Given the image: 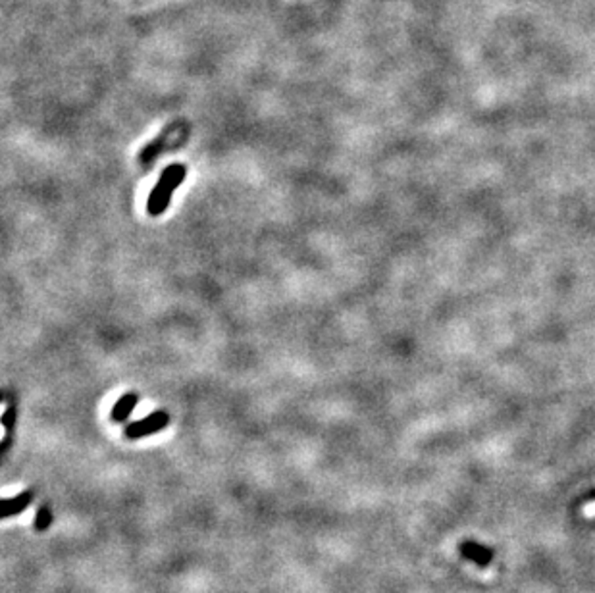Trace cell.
Here are the masks:
<instances>
[{
  "label": "cell",
  "mask_w": 595,
  "mask_h": 593,
  "mask_svg": "<svg viewBox=\"0 0 595 593\" xmlns=\"http://www.w3.org/2000/svg\"><path fill=\"white\" fill-rule=\"evenodd\" d=\"M185 177H187V166H183V164H170V166L162 170L160 179L152 187L149 201H147L149 216L158 218L164 214L168 206H170V202H172L175 189L183 184Z\"/></svg>",
  "instance_id": "1"
},
{
  "label": "cell",
  "mask_w": 595,
  "mask_h": 593,
  "mask_svg": "<svg viewBox=\"0 0 595 593\" xmlns=\"http://www.w3.org/2000/svg\"><path fill=\"white\" fill-rule=\"evenodd\" d=\"M168 424H170V414L164 412V410H154V412H150L145 418L137 420V422L127 424L124 430V435L127 439H143V437H149V435L162 432L164 428H168Z\"/></svg>",
  "instance_id": "2"
},
{
  "label": "cell",
  "mask_w": 595,
  "mask_h": 593,
  "mask_svg": "<svg viewBox=\"0 0 595 593\" xmlns=\"http://www.w3.org/2000/svg\"><path fill=\"white\" fill-rule=\"evenodd\" d=\"M35 501L33 489H25V492L17 493L14 497H6L2 501V518H12L22 514L31 503Z\"/></svg>",
  "instance_id": "3"
},
{
  "label": "cell",
  "mask_w": 595,
  "mask_h": 593,
  "mask_svg": "<svg viewBox=\"0 0 595 593\" xmlns=\"http://www.w3.org/2000/svg\"><path fill=\"white\" fill-rule=\"evenodd\" d=\"M137 403H139V395H137V393H124L116 401V405L112 407V410H110V420H112L114 424H124L125 420L132 416V412L135 410V407H137Z\"/></svg>",
  "instance_id": "4"
},
{
  "label": "cell",
  "mask_w": 595,
  "mask_h": 593,
  "mask_svg": "<svg viewBox=\"0 0 595 593\" xmlns=\"http://www.w3.org/2000/svg\"><path fill=\"white\" fill-rule=\"evenodd\" d=\"M33 524L37 532H47L49 530L50 524H52V509H50V505H42L41 509L37 510Z\"/></svg>",
  "instance_id": "5"
},
{
  "label": "cell",
  "mask_w": 595,
  "mask_h": 593,
  "mask_svg": "<svg viewBox=\"0 0 595 593\" xmlns=\"http://www.w3.org/2000/svg\"><path fill=\"white\" fill-rule=\"evenodd\" d=\"M14 420H16V409L14 407H10L4 414H2V426L6 428V432H12V428H14Z\"/></svg>",
  "instance_id": "6"
},
{
  "label": "cell",
  "mask_w": 595,
  "mask_h": 593,
  "mask_svg": "<svg viewBox=\"0 0 595 593\" xmlns=\"http://www.w3.org/2000/svg\"><path fill=\"white\" fill-rule=\"evenodd\" d=\"M580 512H582V517L586 518V520H594L595 518V501H589V503H586V505H582Z\"/></svg>",
  "instance_id": "7"
}]
</instances>
